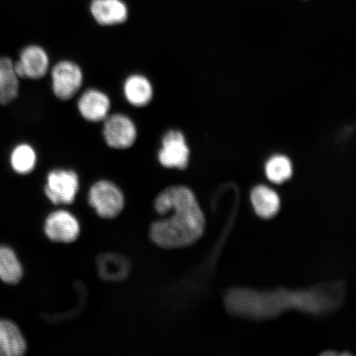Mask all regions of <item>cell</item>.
<instances>
[{
  "mask_svg": "<svg viewBox=\"0 0 356 356\" xmlns=\"http://www.w3.org/2000/svg\"><path fill=\"white\" fill-rule=\"evenodd\" d=\"M154 207L163 219L152 222L149 237L162 248H180L197 242L204 233V217L195 195L184 186H172L155 198Z\"/></svg>",
  "mask_w": 356,
  "mask_h": 356,
  "instance_id": "cell-1",
  "label": "cell"
},
{
  "mask_svg": "<svg viewBox=\"0 0 356 356\" xmlns=\"http://www.w3.org/2000/svg\"><path fill=\"white\" fill-rule=\"evenodd\" d=\"M88 200L97 215L105 220L118 217L124 207L122 191L108 180L97 181L92 184L88 191Z\"/></svg>",
  "mask_w": 356,
  "mask_h": 356,
  "instance_id": "cell-2",
  "label": "cell"
},
{
  "mask_svg": "<svg viewBox=\"0 0 356 356\" xmlns=\"http://www.w3.org/2000/svg\"><path fill=\"white\" fill-rule=\"evenodd\" d=\"M79 190V178L70 169L56 168L48 173L44 193L55 204L74 203Z\"/></svg>",
  "mask_w": 356,
  "mask_h": 356,
  "instance_id": "cell-3",
  "label": "cell"
},
{
  "mask_svg": "<svg viewBox=\"0 0 356 356\" xmlns=\"http://www.w3.org/2000/svg\"><path fill=\"white\" fill-rule=\"evenodd\" d=\"M53 92L58 99L69 101L77 95L83 83V74L77 63L64 60L57 62L51 72Z\"/></svg>",
  "mask_w": 356,
  "mask_h": 356,
  "instance_id": "cell-4",
  "label": "cell"
},
{
  "mask_svg": "<svg viewBox=\"0 0 356 356\" xmlns=\"http://www.w3.org/2000/svg\"><path fill=\"white\" fill-rule=\"evenodd\" d=\"M102 135L110 148L127 149L135 144L138 133L131 118L123 113H115L104 120Z\"/></svg>",
  "mask_w": 356,
  "mask_h": 356,
  "instance_id": "cell-5",
  "label": "cell"
},
{
  "mask_svg": "<svg viewBox=\"0 0 356 356\" xmlns=\"http://www.w3.org/2000/svg\"><path fill=\"white\" fill-rule=\"evenodd\" d=\"M80 231L77 218L67 211L52 212L44 220V234L52 242L72 243L79 238Z\"/></svg>",
  "mask_w": 356,
  "mask_h": 356,
  "instance_id": "cell-6",
  "label": "cell"
},
{
  "mask_svg": "<svg viewBox=\"0 0 356 356\" xmlns=\"http://www.w3.org/2000/svg\"><path fill=\"white\" fill-rule=\"evenodd\" d=\"M190 150L186 139L179 131L171 130L163 136L159 162L164 168L185 169L188 166Z\"/></svg>",
  "mask_w": 356,
  "mask_h": 356,
  "instance_id": "cell-7",
  "label": "cell"
},
{
  "mask_svg": "<svg viewBox=\"0 0 356 356\" xmlns=\"http://www.w3.org/2000/svg\"><path fill=\"white\" fill-rule=\"evenodd\" d=\"M13 65L19 79H41L50 68V58L42 47L32 44L22 51L19 60Z\"/></svg>",
  "mask_w": 356,
  "mask_h": 356,
  "instance_id": "cell-8",
  "label": "cell"
},
{
  "mask_svg": "<svg viewBox=\"0 0 356 356\" xmlns=\"http://www.w3.org/2000/svg\"><path fill=\"white\" fill-rule=\"evenodd\" d=\"M111 100L105 92L96 88H89L80 96L77 102L79 113L89 122H101L108 117Z\"/></svg>",
  "mask_w": 356,
  "mask_h": 356,
  "instance_id": "cell-9",
  "label": "cell"
},
{
  "mask_svg": "<svg viewBox=\"0 0 356 356\" xmlns=\"http://www.w3.org/2000/svg\"><path fill=\"white\" fill-rule=\"evenodd\" d=\"M96 264L99 277L105 282H122L131 270L130 259L115 252L102 253L97 257Z\"/></svg>",
  "mask_w": 356,
  "mask_h": 356,
  "instance_id": "cell-10",
  "label": "cell"
},
{
  "mask_svg": "<svg viewBox=\"0 0 356 356\" xmlns=\"http://www.w3.org/2000/svg\"><path fill=\"white\" fill-rule=\"evenodd\" d=\"M90 10L93 19L102 26L122 24L128 17L127 7L121 0H92Z\"/></svg>",
  "mask_w": 356,
  "mask_h": 356,
  "instance_id": "cell-11",
  "label": "cell"
},
{
  "mask_svg": "<svg viewBox=\"0 0 356 356\" xmlns=\"http://www.w3.org/2000/svg\"><path fill=\"white\" fill-rule=\"evenodd\" d=\"M123 93L124 99L131 106L143 108L152 102L154 88L150 80L145 75L134 74L124 80Z\"/></svg>",
  "mask_w": 356,
  "mask_h": 356,
  "instance_id": "cell-12",
  "label": "cell"
},
{
  "mask_svg": "<svg viewBox=\"0 0 356 356\" xmlns=\"http://www.w3.org/2000/svg\"><path fill=\"white\" fill-rule=\"evenodd\" d=\"M26 350V341L17 325L0 320V356H21Z\"/></svg>",
  "mask_w": 356,
  "mask_h": 356,
  "instance_id": "cell-13",
  "label": "cell"
},
{
  "mask_svg": "<svg viewBox=\"0 0 356 356\" xmlns=\"http://www.w3.org/2000/svg\"><path fill=\"white\" fill-rule=\"evenodd\" d=\"M19 78L10 58H0V105L10 104L19 95Z\"/></svg>",
  "mask_w": 356,
  "mask_h": 356,
  "instance_id": "cell-14",
  "label": "cell"
},
{
  "mask_svg": "<svg viewBox=\"0 0 356 356\" xmlns=\"http://www.w3.org/2000/svg\"><path fill=\"white\" fill-rule=\"evenodd\" d=\"M251 200L257 215L270 219L280 209L278 195L266 186H257L252 190Z\"/></svg>",
  "mask_w": 356,
  "mask_h": 356,
  "instance_id": "cell-15",
  "label": "cell"
},
{
  "mask_svg": "<svg viewBox=\"0 0 356 356\" xmlns=\"http://www.w3.org/2000/svg\"><path fill=\"white\" fill-rule=\"evenodd\" d=\"M24 270L15 252L10 248L0 246V279L3 282L15 284L20 282Z\"/></svg>",
  "mask_w": 356,
  "mask_h": 356,
  "instance_id": "cell-16",
  "label": "cell"
},
{
  "mask_svg": "<svg viewBox=\"0 0 356 356\" xmlns=\"http://www.w3.org/2000/svg\"><path fill=\"white\" fill-rule=\"evenodd\" d=\"M37 154L32 146L26 144L17 145L13 150L10 161L11 165L19 175H28L33 172L37 164Z\"/></svg>",
  "mask_w": 356,
  "mask_h": 356,
  "instance_id": "cell-17",
  "label": "cell"
},
{
  "mask_svg": "<svg viewBox=\"0 0 356 356\" xmlns=\"http://www.w3.org/2000/svg\"><path fill=\"white\" fill-rule=\"evenodd\" d=\"M266 172L270 181L282 184L292 175L291 163L283 155H275L266 163Z\"/></svg>",
  "mask_w": 356,
  "mask_h": 356,
  "instance_id": "cell-18",
  "label": "cell"
}]
</instances>
